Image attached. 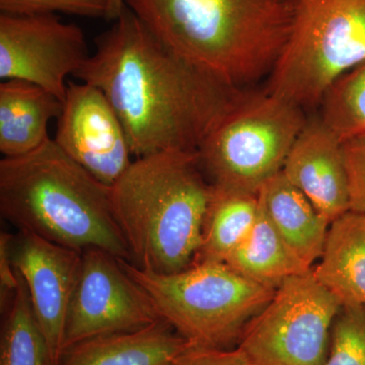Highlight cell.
Listing matches in <instances>:
<instances>
[{"instance_id": "obj_1", "label": "cell", "mask_w": 365, "mask_h": 365, "mask_svg": "<svg viewBox=\"0 0 365 365\" xmlns=\"http://www.w3.org/2000/svg\"><path fill=\"white\" fill-rule=\"evenodd\" d=\"M74 78L104 93L136 158L198 150L242 93L172 51L127 6Z\"/></svg>"}, {"instance_id": "obj_2", "label": "cell", "mask_w": 365, "mask_h": 365, "mask_svg": "<svg viewBox=\"0 0 365 365\" xmlns=\"http://www.w3.org/2000/svg\"><path fill=\"white\" fill-rule=\"evenodd\" d=\"M160 42L241 90L272 71L292 28V2L124 0Z\"/></svg>"}, {"instance_id": "obj_3", "label": "cell", "mask_w": 365, "mask_h": 365, "mask_svg": "<svg viewBox=\"0 0 365 365\" xmlns=\"http://www.w3.org/2000/svg\"><path fill=\"white\" fill-rule=\"evenodd\" d=\"M211 192L197 151L135 158L111 186L113 213L131 263L160 274L189 267L202 242Z\"/></svg>"}, {"instance_id": "obj_4", "label": "cell", "mask_w": 365, "mask_h": 365, "mask_svg": "<svg viewBox=\"0 0 365 365\" xmlns=\"http://www.w3.org/2000/svg\"><path fill=\"white\" fill-rule=\"evenodd\" d=\"M0 211L19 232L131 262L113 213L111 187L71 160L54 139L28 155L1 160Z\"/></svg>"}, {"instance_id": "obj_5", "label": "cell", "mask_w": 365, "mask_h": 365, "mask_svg": "<svg viewBox=\"0 0 365 365\" xmlns=\"http://www.w3.org/2000/svg\"><path fill=\"white\" fill-rule=\"evenodd\" d=\"M119 261L160 319L196 347L225 348L239 340L276 292L223 262L194 261L179 272L160 274Z\"/></svg>"}, {"instance_id": "obj_6", "label": "cell", "mask_w": 365, "mask_h": 365, "mask_svg": "<svg viewBox=\"0 0 365 365\" xmlns=\"http://www.w3.org/2000/svg\"><path fill=\"white\" fill-rule=\"evenodd\" d=\"M290 2L292 28L266 91L304 109L365 62V0Z\"/></svg>"}, {"instance_id": "obj_7", "label": "cell", "mask_w": 365, "mask_h": 365, "mask_svg": "<svg viewBox=\"0 0 365 365\" xmlns=\"http://www.w3.org/2000/svg\"><path fill=\"white\" fill-rule=\"evenodd\" d=\"M307 120L299 106L272 93H241L199 150L210 184L258 194L280 173Z\"/></svg>"}, {"instance_id": "obj_8", "label": "cell", "mask_w": 365, "mask_h": 365, "mask_svg": "<svg viewBox=\"0 0 365 365\" xmlns=\"http://www.w3.org/2000/svg\"><path fill=\"white\" fill-rule=\"evenodd\" d=\"M342 304L314 275L292 276L247 324L237 348L250 365H323Z\"/></svg>"}, {"instance_id": "obj_9", "label": "cell", "mask_w": 365, "mask_h": 365, "mask_svg": "<svg viewBox=\"0 0 365 365\" xmlns=\"http://www.w3.org/2000/svg\"><path fill=\"white\" fill-rule=\"evenodd\" d=\"M88 55L85 34L55 14H0V78L41 86L66 100V79Z\"/></svg>"}, {"instance_id": "obj_10", "label": "cell", "mask_w": 365, "mask_h": 365, "mask_svg": "<svg viewBox=\"0 0 365 365\" xmlns=\"http://www.w3.org/2000/svg\"><path fill=\"white\" fill-rule=\"evenodd\" d=\"M160 321L150 299L125 272L119 259L100 249L83 252L67 316L64 352L91 338L139 330Z\"/></svg>"}, {"instance_id": "obj_11", "label": "cell", "mask_w": 365, "mask_h": 365, "mask_svg": "<svg viewBox=\"0 0 365 365\" xmlns=\"http://www.w3.org/2000/svg\"><path fill=\"white\" fill-rule=\"evenodd\" d=\"M54 141L98 181L111 187L133 160L121 120L102 91L67 83Z\"/></svg>"}, {"instance_id": "obj_12", "label": "cell", "mask_w": 365, "mask_h": 365, "mask_svg": "<svg viewBox=\"0 0 365 365\" xmlns=\"http://www.w3.org/2000/svg\"><path fill=\"white\" fill-rule=\"evenodd\" d=\"M11 255L14 268L28 288L35 318L47 345L49 365H59L83 252L19 232L11 239Z\"/></svg>"}, {"instance_id": "obj_13", "label": "cell", "mask_w": 365, "mask_h": 365, "mask_svg": "<svg viewBox=\"0 0 365 365\" xmlns=\"http://www.w3.org/2000/svg\"><path fill=\"white\" fill-rule=\"evenodd\" d=\"M282 173L329 222L350 210L343 143L321 118L307 122Z\"/></svg>"}, {"instance_id": "obj_14", "label": "cell", "mask_w": 365, "mask_h": 365, "mask_svg": "<svg viewBox=\"0 0 365 365\" xmlns=\"http://www.w3.org/2000/svg\"><path fill=\"white\" fill-rule=\"evenodd\" d=\"M191 346L160 321L139 330L78 343L64 352L59 365H174Z\"/></svg>"}, {"instance_id": "obj_15", "label": "cell", "mask_w": 365, "mask_h": 365, "mask_svg": "<svg viewBox=\"0 0 365 365\" xmlns=\"http://www.w3.org/2000/svg\"><path fill=\"white\" fill-rule=\"evenodd\" d=\"M63 102L50 91L26 81L0 83V151L16 158L38 150L51 137L48 125L58 119Z\"/></svg>"}, {"instance_id": "obj_16", "label": "cell", "mask_w": 365, "mask_h": 365, "mask_svg": "<svg viewBox=\"0 0 365 365\" xmlns=\"http://www.w3.org/2000/svg\"><path fill=\"white\" fill-rule=\"evenodd\" d=\"M269 220L292 252L309 267L321 258L331 223L283 174L268 180L258 193Z\"/></svg>"}, {"instance_id": "obj_17", "label": "cell", "mask_w": 365, "mask_h": 365, "mask_svg": "<svg viewBox=\"0 0 365 365\" xmlns=\"http://www.w3.org/2000/svg\"><path fill=\"white\" fill-rule=\"evenodd\" d=\"M319 259V282L342 307L365 306V212L349 210L331 222Z\"/></svg>"}, {"instance_id": "obj_18", "label": "cell", "mask_w": 365, "mask_h": 365, "mask_svg": "<svg viewBox=\"0 0 365 365\" xmlns=\"http://www.w3.org/2000/svg\"><path fill=\"white\" fill-rule=\"evenodd\" d=\"M225 263L240 275L274 289L288 278L313 269L300 260L287 246L269 220L260 201L253 228Z\"/></svg>"}, {"instance_id": "obj_19", "label": "cell", "mask_w": 365, "mask_h": 365, "mask_svg": "<svg viewBox=\"0 0 365 365\" xmlns=\"http://www.w3.org/2000/svg\"><path fill=\"white\" fill-rule=\"evenodd\" d=\"M259 212L258 194L213 186L195 261L223 262L248 237Z\"/></svg>"}, {"instance_id": "obj_20", "label": "cell", "mask_w": 365, "mask_h": 365, "mask_svg": "<svg viewBox=\"0 0 365 365\" xmlns=\"http://www.w3.org/2000/svg\"><path fill=\"white\" fill-rule=\"evenodd\" d=\"M18 272V271H16ZM6 309L0 365H49L48 349L23 278Z\"/></svg>"}, {"instance_id": "obj_21", "label": "cell", "mask_w": 365, "mask_h": 365, "mask_svg": "<svg viewBox=\"0 0 365 365\" xmlns=\"http://www.w3.org/2000/svg\"><path fill=\"white\" fill-rule=\"evenodd\" d=\"M321 105L322 121L343 143L365 137V62L341 76Z\"/></svg>"}, {"instance_id": "obj_22", "label": "cell", "mask_w": 365, "mask_h": 365, "mask_svg": "<svg viewBox=\"0 0 365 365\" xmlns=\"http://www.w3.org/2000/svg\"><path fill=\"white\" fill-rule=\"evenodd\" d=\"M323 365H365V306L342 307L331 330Z\"/></svg>"}, {"instance_id": "obj_23", "label": "cell", "mask_w": 365, "mask_h": 365, "mask_svg": "<svg viewBox=\"0 0 365 365\" xmlns=\"http://www.w3.org/2000/svg\"><path fill=\"white\" fill-rule=\"evenodd\" d=\"M110 0H0L1 14L13 16L61 13L107 19Z\"/></svg>"}, {"instance_id": "obj_24", "label": "cell", "mask_w": 365, "mask_h": 365, "mask_svg": "<svg viewBox=\"0 0 365 365\" xmlns=\"http://www.w3.org/2000/svg\"><path fill=\"white\" fill-rule=\"evenodd\" d=\"M348 182L350 210L365 212V137L343 143Z\"/></svg>"}, {"instance_id": "obj_25", "label": "cell", "mask_w": 365, "mask_h": 365, "mask_svg": "<svg viewBox=\"0 0 365 365\" xmlns=\"http://www.w3.org/2000/svg\"><path fill=\"white\" fill-rule=\"evenodd\" d=\"M174 365H250L246 355L240 348H206L191 346Z\"/></svg>"}, {"instance_id": "obj_26", "label": "cell", "mask_w": 365, "mask_h": 365, "mask_svg": "<svg viewBox=\"0 0 365 365\" xmlns=\"http://www.w3.org/2000/svg\"><path fill=\"white\" fill-rule=\"evenodd\" d=\"M11 239L13 235L6 232H2L0 237V292L2 311H6L19 284L18 272L11 260Z\"/></svg>"}, {"instance_id": "obj_27", "label": "cell", "mask_w": 365, "mask_h": 365, "mask_svg": "<svg viewBox=\"0 0 365 365\" xmlns=\"http://www.w3.org/2000/svg\"><path fill=\"white\" fill-rule=\"evenodd\" d=\"M125 7L124 0H110L109 9H108L107 20H117Z\"/></svg>"}, {"instance_id": "obj_28", "label": "cell", "mask_w": 365, "mask_h": 365, "mask_svg": "<svg viewBox=\"0 0 365 365\" xmlns=\"http://www.w3.org/2000/svg\"><path fill=\"white\" fill-rule=\"evenodd\" d=\"M274 1H276V2H287V1H289V0H274Z\"/></svg>"}]
</instances>
